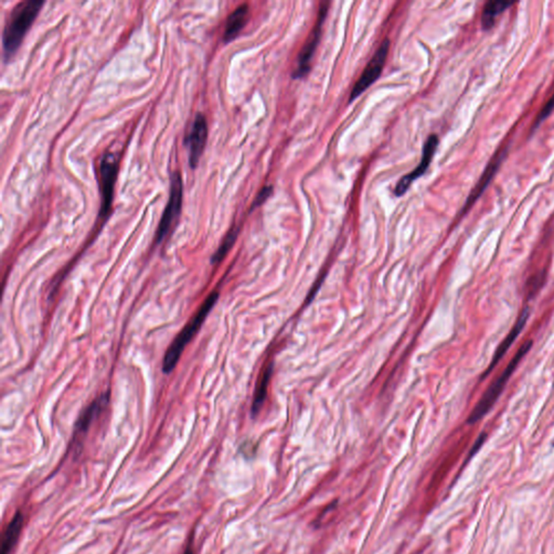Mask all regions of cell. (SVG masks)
Returning <instances> with one entry per match:
<instances>
[{"mask_svg": "<svg viewBox=\"0 0 554 554\" xmlns=\"http://www.w3.org/2000/svg\"><path fill=\"white\" fill-rule=\"evenodd\" d=\"M44 5V1L42 0H25L17 3L9 13L3 34L6 62L9 61L17 54L25 35L30 31Z\"/></svg>", "mask_w": 554, "mask_h": 554, "instance_id": "obj_1", "label": "cell"}, {"mask_svg": "<svg viewBox=\"0 0 554 554\" xmlns=\"http://www.w3.org/2000/svg\"><path fill=\"white\" fill-rule=\"evenodd\" d=\"M218 298H219V293H217V291L210 293L207 299L204 301L197 313L186 325V327L179 334L178 337L172 341L170 347L167 350L166 355L164 357V361H163V371H164L165 374H170L171 371L176 368L182 352L186 349V345H188V342L196 335V332L202 327V325L205 322L210 311L213 310V307L217 303Z\"/></svg>", "mask_w": 554, "mask_h": 554, "instance_id": "obj_2", "label": "cell"}, {"mask_svg": "<svg viewBox=\"0 0 554 554\" xmlns=\"http://www.w3.org/2000/svg\"><path fill=\"white\" fill-rule=\"evenodd\" d=\"M532 345V342L530 341H530L525 342L522 348L519 350L518 353L513 357L510 364L505 369L503 374H501L498 379H496L495 382H494V384L489 386V390L486 391L485 393H484L483 398H481L479 404L475 406L471 415L468 418V423H471V425L472 423H478L484 416L489 413V410L495 405L496 400H498L499 396H500L501 392H503L505 384H507L509 379H510L511 375L514 373L515 368L520 364V361H522L523 357L528 355Z\"/></svg>", "mask_w": 554, "mask_h": 554, "instance_id": "obj_3", "label": "cell"}, {"mask_svg": "<svg viewBox=\"0 0 554 554\" xmlns=\"http://www.w3.org/2000/svg\"><path fill=\"white\" fill-rule=\"evenodd\" d=\"M184 203V180L178 171L171 174L170 195L168 203L161 215V222L157 227L155 242L161 244L166 238L181 213V208Z\"/></svg>", "mask_w": 554, "mask_h": 554, "instance_id": "obj_4", "label": "cell"}, {"mask_svg": "<svg viewBox=\"0 0 554 554\" xmlns=\"http://www.w3.org/2000/svg\"><path fill=\"white\" fill-rule=\"evenodd\" d=\"M118 161L115 154L112 152H106L101 158L100 163V184L101 194H102V204H101L100 217L106 218L111 213L113 197H114V188H115L116 179H117Z\"/></svg>", "mask_w": 554, "mask_h": 554, "instance_id": "obj_5", "label": "cell"}, {"mask_svg": "<svg viewBox=\"0 0 554 554\" xmlns=\"http://www.w3.org/2000/svg\"><path fill=\"white\" fill-rule=\"evenodd\" d=\"M328 8H329V3H320L318 21L315 23L312 33L308 37V40L305 42L300 54H299L298 65H297L293 74V79H303L310 72L313 56H314L315 50H316V47H318L320 36H322L323 24H324L326 17H327Z\"/></svg>", "mask_w": 554, "mask_h": 554, "instance_id": "obj_6", "label": "cell"}, {"mask_svg": "<svg viewBox=\"0 0 554 554\" xmlns=\"http://www.w3.org/2000/svg\"><path fill=\"white\" fill-rule=\"evenodd\" d=\"M389 50H390V40L386 38L380 44L379 49L373 56V59L367 64L366 69L364 70L359 81L353 87V90L350 93V103L359 98L361 93L366 91L380 77L384 64H386V58H388Z\"/></svg>", "mask_w": 554, "mask_h": 554, "instance_id": "obj_7", "label": "cell"}, {"mask_svg": "<svg viewBox=\"0 0 554 554\" xmlns=\"http://www.w3.org/2000/svg\"><path fill=\"white\" fill-rule=\"evenodd\" d=\"M208 128L205 116L198 113L194 120L188 137L186 145L188 149V164L192 169H195L203 155L207 142Z\"/></svg>", "mask_w": 554, "mask_h": 554, "instance_id": "obj_8", "label": "cell"}, {"mask_svg": "<svg viewBox=\"0 0 554 554\" xmlns=\"http://www.w3.org/2000/svg\"><path fill=\"white\" fill-rule=\"evenodd\" d=\"M437 145H439V138L437 135H431L427 138L425 142V147H423V158L418 165L415 170L412 171L410 174H406L403 178L398 181L394 188V194L396 196H403L407 192L409 186H412L414 181L417 180L420 177H423L425 174V171L429 168L431 161H432L433 156H434L435 151H437Z\"/></svg>", "mask_w": 554, "mask_h": 554, "instance_id": "obj_9", "label": "cell"}, {"mask_svg": "<svg viewBox=\"0 0 554 554\" xmlns=\"http://www.w3.org/2000/svg\"><path fill=\"white\" fill-rule=\"evenodd\" d=\"M528 318H530V309L525 308L523 310V312L521 313L520 318H519L518 322L516 324L514 325V327L512 328L510 332H509V335L505 337V339L503 340V343L499 345L498 349L496 351L495 355H494L493 361H491V365H489V369L486 371L485 374H484V377L487 376V375L493 370L494 367L496 365L498 364L499 361L503 359V357H505V353L508 351L509 348L512 345L513 342L515 341V339L518 338V336L520 335V332H522L523 328H524L525 324L528 322Z\"/></svg>", "mask_w": 554, "mask_h": 554, "instance_id": "obj_10", "label": "cell"}, {"mask_svg": "<svg viewBox=\"0 0 554 554\" xmlns=\"http://www.w3.org/2000/svg\"><path fill=\"white\" fill-rule=\"evenodd\" d=\"M248 15H250V6L247 3L237 7L229 15L227 23H225V34H223L225 42L227 44V42H232L240 35L248 21Z\"/></svg>", "mask_w": 554, "mask_h": 554, "instance_id": "obj_11", "label": "cell"}, {"mask_svg": "<svg viewBox=\"0 0 554 554\" xmlns=\"http://www.w3.org/2000/svg\"><path fill=\"white\" fill-rule=\"evenodd\" d=\"M23 524H24V516L21 511H17L3 534L1 554H13L22 532Z\"/></svg>", "mask_w": 554, "mask_h": 554, "instance_id": "obj_12", "label": "cell"}, {"mask_svg": "<svg viewBox=\"0 0 554 554\" xmlns=\"http://www.w3.org/2000/svg\"><path fill=\"white\" fill-rule=\"evenodd\" d=\"M108 394H104V396H100L98 400H95V402L87 408V410L81 415V417L79 418V423H77V434L85 433V431L88 430L91 423H92V420L102 412L104 406L108 404Z\"/></svg>", "mask_w": 554, "mask_h": 554, "instance_id": "obj_13", "label": "cell"}, {"mask_svg": "<svg viewBox=\"0 0 554 554\" xmlns=\"http://www.w3.org/2000/svg\"><path fill=\"white\" fill-rule=\"evenodd\" d=\"M273 363L266 367L260 379L259 384L256 386V393H254V403H252V416H256L259 414L262 405H263L264 400L268 393V388H269L270 379H271L272 373H273Z\"/></svg>", "mask_w": 554, "mask_h": 554, "instance_id": "obj_14", "label": "cell"}, {"mask_svg": "<svg viewBox=\"0 0 554 554\" xmlns=\"http://www.w3.org/2000/svg\"><path fill=\"white\" fill-rule=\"evenodd\" d=\"M513 3L509 1H489L486 3L484 8L483 15H482V24L485 30H489L495 23L496 17L507 10Z\"/></svg>", "mask_w": 554, "mask_h": 554, "instance_id": "obj_15", "label": "cell"}, {"mask_svg": "<svg viewBox=\"0 0 554 554\" xmlns=\"http://www.w3.org/2000/svg\"><path fill=\"white\" fill-rule=\"evenodd\" d=\"M503 153L500 155V156L498 157V158L496 159L494 163H491V164L489 165V168H487V170H486V174H484L483 178H482L481 181H480V184H478V186H476L475 188H474L471 195H470V197L468 198V200H466V206L464 207V211H466V210L469 209L470 206H471L472 204H473L474 202L479 198V196L481 195L482 193H483L486 186H487V184H489L491 177L495 174L496 170H497V168H498L499 164H500V161L503 159Z\"/></svg>", "mask_w": 554, "mask_h": 554, "instance_id": "obj_16", "label": "cell"}, {"mask_svg": "<svg viewBox=\"0 0 554 554\" xmlns=\"http://www.w3.org/2000/svg\"><path fill=\"white\" fill-rule=\"evenodd\" d=\"M238 233H240V227H233L232 229H231L230 232L227 233V236H225L222 244L220 245L219 250L213 254L211 263L218 264L219 262L222 261L223 258L227 256V252H230L233 245L236 242Z\"/></svg>", "mask_w": 554, "mask_h": 554, "instance_id": "obj_17", "label": "cell"}, {"mask_svg": "<svg viewBox=\"0 0 554 554\" xmlns=\"http://www.w3.org/2000/svg\"><path fill=\"white\" fill-rule=\"evenodd\" d=\"M273 193V186H266L264 188H261L258 195H256V199H254V204L252 205V210H254V208L259 207L261 206L262 204L266 203V199L270 197Z\"/></svg>", "mask_w": 554, "mask_h": 554, "instance_id": "obj_18", "label": "cell"}, {"mask_svg": "<svg viewBox=\"0 0 554 554\" xmlns=\"http://www.w3.org/2000/svg\"><path fill=\"white\" fill-rule=\"evenodd\" d=\"M554 108V93L552 95V98L548 101L547 104L544 105V108H542L541 112H540L539 116H538L537 120H536V126L539 125L540 122L544 120V118H547L548 116L550 115V113L552 112V110Z\"/></svg>", "mask_w": 554, "mask_h": 554, "instance_id": "obj_19", "label": "cell"}, {"mask_svg": "<svg viewBox=\"0 0 554 554\" xmlns=\"http://www.w3.org/2000/svg\"><path fill=\"white\" fill-rule=\"evenodd\" d=\"M485 439H486V434H481V437H480L479 439H478V442H476L475 445H474L473 450H472L471 452V456L472 455L475 454V452H478V450H480V447H481L482 445H483Z\"/></svg>", "mask_w": 554, "mask_h": 554, "instance_id": "obj_20", "label": "cell"}, {"mask_svg": "<svg viewBox=\"0 0 554 554\" xmlns=\"http://www.w3.org/2000/svg\"><path fill=\"white\" fill-rule=\"evenodd\" d=\"M184 554H194L193 547H192V544H190V546H188V549L186 550Z\"/></svg>", "mask_w": 554, "mask_h": 554, "instance_id": "obj_21", "label": "cell"}]
</instances>
